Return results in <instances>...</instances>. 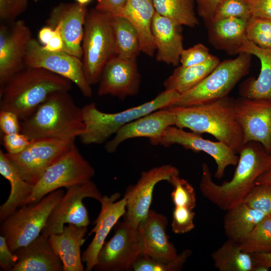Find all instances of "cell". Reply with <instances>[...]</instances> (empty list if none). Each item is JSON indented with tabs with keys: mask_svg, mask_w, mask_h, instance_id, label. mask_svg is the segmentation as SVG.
Wrapping results in <instances>:
<instances>
[{
	"mask_svg": "<svg viewBox=\"0 0 271 271\" xmlns=\"http://www.w3.org/2000/svg\"><path fill=\"white\" fill-rule=\"evenodd\" d=\"M239 154L232 178L220 185L212 180L208 165L202 164L200 190L204 197L224 211L242 202L258 177L271 167V154L259 143H245Z\"/></svg>",
	"mask_w": 271,
	"mask_h": 271,
	"instance_id": "cell-1",
	"label": "cell"
},
{
	"mask_svg": "<svg viewBox=\"0 0 271 271\" xmlns=\"http://www.w3.org/2000/svg\"><path fill=\"white\" fill-rule=\"evenodd\" d=\"M71 83L46 69L25 67L0 89V109L12 111L24 120L52 94L69 91Z\"/></svg>",
	"mask_w": 271,
	"mask_h": 271,
	"instance_id": "cell-2",
	"label": "cell"
},
{
	"mask_svg": "<svg viewBox=\"0 0 271 271\" xmlns=\"http://www.w3.org/2000/svg\"><path fill=\"white\" fill-rule=\"evenodd\" d=\"M234 101L228 96L203 104L169 107L175 116V126L209 133L237 154L243 145V134L235 116Z\"/></svg>",
	"mask_w": 271,
	"mask_h": 271,
	"instance_id": "cell-3",
	"label": "cell"
},
{
	"mask_svg": "<svg viewBox=\"0 0 271 271\" xmlns=\"http://www.w3.org/2000/svg\"><path fill=\"white\" fill-rule=\"evenodd\" d=\"M21 132L31 141L42 139L75 140L84 129L82 108L69 91L50 95L27 118L21 121Z\"/></svg>",
	"mask_w": 271,
	"mask_h": 271,
	"instance_id": "cell-4",
	"label": "cell"
},
{
	"mask_svg": "<svg viewBox=\"0 0 271 271\" xmlns=\"http://www.w3.org/2000/svg\"><path fill=\"white\" fill-rule=\"evenodd\" d=\"M173 90H165L156 97L140 105L115 113L99 110L95 103L82 107L84 129L79 137L84 145H99L125 124L156 110L171 106L180 96Z\"/></svg>",
	"mask_w": 271,
	"mask_h": 271,
	"instance_id": "cell-5",
	"label": "cell"
},
{
	"mask_svg": "<svg viewBox=\"0 0 271 271\" xmlns=\"http://www.w3.org/2000/svg\"><path fill=\"white\" fill-rule=\"evenodd\" d=\"M113 17L95 8L88 11L86 17L81 60L91 85L98 83L105 65L115 56Z\"/></svg>",
	"mask_w": 271,
	"mask_h": 271,
	"instance_id": "cell-6",
	"label": "cell"
},
{
	"mask_svg": "<svg viewBox=\"0 0 271 271\" xmlns=\"http://www.w3.org/2000/svg\"><path fill=\"white\" fill-rule=\"evenodd\" d=\"M251 55L241 53L221 62L201 82L180 94L172 106H190L212 102L229 96L240 79L249 72Z\"/></svg>",
	"mask_w": 271,
	"mask_h": 271,
	"instance_id": "cell-7",
	"label": "cell"
},
{
	"mask_svg": "<svg viewBox=\"0 0 271 271\" xmlns=\"http://www.w3.org/2000/svg\"><path fill=\"white\" fill-rule=\"evenodd\" d=\"M64 194L62 188L54 191L37 202L21 207L2 222L1 235L6 238L12 251L40 235L50 213Z\"/></svg>",
	"mask_w": 271,
	"mask_h": 271,
	"instance_id": "cell-8",
	"label": "cell"
},
{
	"mask_svg": "<svg viewBox=\"0 0 271 271\" xmlns=\"http://www.w3.org/2000/svg\"><path fill=\"white\" fill-rule=\"evenodd\" d=\"M94 175V168L83 158L74 142L70 149L45 171L21 207L37 202L57 189L90 180Z\"/></svg>",
	"mask_w": 271,
	"mask_h": 271,
	"instance_id": "cell-9",
	"label": "cell"
},
{
	"mask_svg": "<svg viewBox=\"0 0 271 271\" xmlns=\"http://www.w3.org/2000/svg\"><path fill=\"white\" fill-rule=\"evenodd\" d=\"M66 190L52 210L42 229L41 234L46 237L62 233L65 223L87 227L90 220L83 199L92 198L100 202L102 197L91 180L69 187Z\"/></svg>",
	"mask_w": 271,
	"mask_h": 271,
	"instance_id": "cell-10",
	"label": "cell"
},
{
	"mask_svg": "<svg viewBox=\"0 0 271 271\" xmlns=\"http://www.w3.org/2000/svg\"><path fill=\"white\" fill-rule=\"evenodd\" d=\"M114 233L100 249L94 269L122 271L132 269L142 254L138 227L123 219L114 226Z\"/></svg>",
	"mask_w": 271,
	"mask_h": 271,
	"instance_id": "cell-11",
	"label": "cell"
},
{
	"mask_svg": "<svg viewBox=\"0 0 271 271\" xmlns=\"http://www.w3.org/2000/svg\"><path fill=\"white\" fill-rule=\"evenodd\" d=\"M75 140L42 139L31 141L20 153L7 157L22 177L35 185L45 171L71 148Z\"/></svg>",
	"mask_w": 271,
	"mask_h": 271,
	"instance_id": "cell-12",
	"label": "cell"
},
{
	"mask_svg": "<svg viewBox=\"0 0 271 271\" xmlns=\"http://www.w3.org/2000/svg\"><path fill=\"white\" fill-rule=\"evenodd\" d=\"M26 67L46 69L63 77L74 83L86 97L92 94L81 59L64 51L51 52L44 50L42 45L32 38L29 42L25 59Z\"/></svg>",
	"mask_w": 271,
	"mask_h": 271,
	"instance_id": "cell-13",
	"label": "cell"
},
{
	"mask_svg": "<svg viewBox=\"0 0 271 271\" xmlns=\"http://www.w3.org/2000/svg\"><path fill=\"white\" fill-rule=\"evenodd\" d=\"M176 175H179V171L170 164L142 172L136 184L128 186L124 194L126 206L123 219L139 227L148 217L156 184L162 181L169 182Z\"/></svg>",
	"mask_w": 271,
	"mask_h": 271,
	"instance_id": "cell-14",
	"label": "cell"
},
{
	"mask_svg": "<svg viewBox=\"0 0 271 271\" xmlns=\"http://www.w3.org/2000/svg\"><path fill=\"white\" fill-rule=\"evenodd\" d=\"M235 116L243 134V144L260 143L271 154V99H235Z\"/></svg>",
	"mask_w": 271,
	"mask_h": 271,
	"instance_id": "cell-15",
	"label": "cell"
},
{
	"mask_svg": "<svg viewBox=\"0 0 271 271\" xmlns=\"http://www.w3.org/2000/svg\"><path fill=\"white\" fill-rule=\"evenodd\" d=\"M29 28L22 20L1 22L0 26V89L24 69L28 44L32 39Z\"/></svg>",
	"mask_w": 271,
	"mask_h": 271,
	"instance_id": "cell-16",
	"label": "cell"
},
{
	"mask_svg": "<svg viewBox=\"0 0 271 271\" xmlns=\"http://www.w3.org/2000/svg\"><path fill=\"white\" fill-rule=\"evenodd\" d=\"M158 145L165 147L179 145L195 152L206 153L215 162L217 168L214 176L218 179L223 177L227 167L236 166L239 159L237 154L223 143L205 139L199 133L186 131L176 126H169L166 129L159 140Z\"/></svg>",
	"mask_w": 271,
	"mask_h": 271,
	"instance_id": "cell-17",
	"label": "cell"
},
{
	"mask_svg": "<svg viewBox=\"0 0 271 271\" xmlns=\"http://www.w3.org/2000/svg\"><path fill=\"white\" fill-rule=\"evenodd\" d=\"M137 59L114 56L105 65L98 83V95H111L123 100L137 95L141 85Z\"/></svg>",
	"mask_w": 271,
	"mask_h": 271,
	"instance_id": "cell-18",
	"label": "cell"
},
{
	"mask_svg": "<svg viewBox=\"0 0 271 271\" xmlns=\"http://www.w3.org/2000/svg\"><path fill=\"white\" fill-rule=\"evenodd\" d=\"M87 12L86 6L77 3H61L52 9L46 21L47 26L53 28L59 27L64 42L63 51L81 59Z\"/></svg>",
	"mask_w": 271,
	"mask_h": 271,
	"instance_id": "cell-19",
	"label": "cell"
},
{
	"mask_svg": "<svg viewBox=\"0 0 271 271\" xmlns=\"http://www.w3.org/2000/svg\"><path fill=\"white\" fill-rule=\"evenodd\" d=\"M174 112L167 107L156 110L142 116L121 127L105 145L109 153L115 152L123 142L136 138H147L151 145H157L158 142L166 129L175 125Z\"/></svg>",
	"mask_w": 271,
	"mask_h": 271,
	"instance_id": "cell-20",
	"label": "cell"
},
{
	"mask_svg": "<svg viewBox=\"0 0 271 271\" xmlns=\"http://www.w3.org/2000/svg\"><path fill=\"white\" fill-rule=\"evenodd\" d=\"M120 196L119 193H115L110 196H102L100 201L101 210L87 237L93 233H95V235L82 255V261L86 263V271H91L94 268L97 262V255L106 237L126 212V198L123 197L117 201Z\"/></svg>",
	"mask_w": 271,
	"mask_h": 271,
	"instance_id": "cell-21",
	"label": "cell"
},
{
	"mask_svg": "<svg viewBox=\"0 0 271 271\" xmlns=\"http://www.w3.org/2000/svg\"><path fill=\"white\" fill-rule=\"evenodd\" d=\"M167 224L166 216L150 210L147 219L138 227L142 255L165 262L177 257V250L166 234Z\"/></svg>",
	"mask_w": 271,
	"mask_h": 271,
	"instance_id": "cell-22",
	"label": "cell"
},
{
	"mask_svg": "<svg viewBox=\"0 0 271 271\" xmlns=\"http://www.w3.org/2000/svg\"><path fill=\"white\" fill-rule=\"evenodd\" d=\"M182 26L156 12L151 28L157 61L174 66L179 65L181 54L184 49Z\"/></svg>",
	"mask_w": 271,
	"mask_h": 271,
	"instance_id": "cell-23",
	"label": "cell"
},
{
	"mask_svg": "<svg viewBox=\"0 0 271 271\" xmlns=\"http://www.w3.org/2000/svg\"><path fill=\"white\" fill-rule=\"evenodd\" d=\"M14 252L18 262L12 271H63L60 257L50 245L48 237L42 234Z\"/></svg>",
	"mask_w": 271,
	"mask_h": 271,
	"instance_id": "cell-24",
	"label": "cell"
},
{
	"mask_svg": "<svg viewBox=\"0 0 271 271\" xmlns=\"http://www.w3.org/2000/svg\"><path fill=\"white\" fill-rule=\"evenodd\" d=\"M87 231V227L68 224L62 233L48 237L50 245L62 262L63 271L84 270L80 248Z\"/></svg>",
	"mask_w": 271,
	"mask_h": 271,
	"instance_id": "cell-25",
	"label": "cell"
},
{
	"mask_svg": "<svg viewBox=\"0 0 271 271\" xmlns=\"http://www.w3.org/2000/svg\"><path fill=\"white\" fill-rule=\"evenodd\" d=\"M247 19L230 18L206 23L209 43L228 55H238L247 40Z\"/></svg>",
	"mask_w": 271,
	"mask_h": 271,
	"instance_id": "cell-26",
	"label": "cell"
},
{
	"mask_svg": "<svg viewBox=\"0 0 271 271\" xmlns=\"http://www.w3.org/2000/svg\"><path fill=\"white\" fill-rule=\"evenodd\" d=\"M155 13L153 0H127L118 16L127 19L135 27L141 52L150 57H153L156 51L151 28Z\"/></svg>",
	"mask_w": 271,
	"mask_h": 271,
	"instance_id": "cell-27",
	"label": "cell"
},
{
	"mask_svg": "<svg viewBox=\"0 0 271 271\" xmlns=\"http://www.w3.org/2000/svg\"><path fill=\"white\" fill-rule=\"evenodd\" d=\"M257 57L260 61V73L256 78L250 77L240 86L241 97L251 99H271V49L261 48L246 40L239 50Z\"/></svg>",
	"mask_w": 271,
	"mask_h": 271,
	"instance_id": "cell-28",
	"label": "cell"
},
{
	"mask_svg": "<svg viewBox=\"0 0 271 271\" xmlns=\"http://www.w3.org/2000/svg\"><path fill=\"white\" fill-rule=\"evenodd\" d=\"M0 174L11 185L10 195L0 206V221L3 222L14 213L32 194L34 185L26 181L1 149L0 150Z\"/></svg>",
	"mask_w": 271,
	"mask_h": 271,
	"instance_id": "cell-29",
	"label": "cell"
},
{
	"mask_svg": "<svg viewBox=\"0 0 271 271\" xmlns=\"http://www.w3.org/2000/svg\"><path fill=\"white\" fill-rule=\"evenodd\" d=\"M223 219L228 239L239 242L267 215L242 202L226 211Z\"/></svg>",
	"mask_w": 271,
	"mask_h": 271,
	"instance_id": "cell-30",
	"label": "cell"
},
{
	"mask_svg": "<svg viewBox=\"0 0 271 271\" xmlns=\"http://www.w3.org/2000/svg\"><path fill=\"white\" fill-rule=\"evenodd\" d=\"M220 62L217 57L211 55L203 63L188 67L180 65L164 81L165 89L183 93L201 82Z\"/></svg>",
	"mask_w": 271,
	"mask_h": 271,
	"instance_id": "cell-31",
	"label": "cell"
},
{
	"mask_svg": "<svg viewBox=\"0 0 271 271\" xmlns=\"http://www.w3.org/2000/svg\"><path fill=\"white\" fill-rule=\"evenodd\" d=\"M211 256L214 266L220 271H253L252 254L243 251L235 240L228 239Z\"/></svg>",
	"mask_w": 271,
	"mask_h": 271,
	"instance_id": "cell-32",
	"label": "cell"
},
{
	"mask_svg": "<svg viewBox=\"0 0 271 271\" xmlns=\"http://www.w3.org/2000/svg\"><path fill=\"white\" fill-rule=\"evenodd\" d=\"M113 28L115 56L125 59H137L141 49L135 27L125 18L116 16L113 17Z\"/></svg>",
	"mask_w": 271,
	"mask_h": 271,
	"instance_id": "cell-33",
	"label": "cell"
},
{
	"mask_svg": "<svg viewBox=\"0 0 271 271\" xmlns=\"http://www.w3.org/2000/svg\"><path fill=\"white\" fill-rule=\"evenodd\" d=\"M153 3L157 13L181 26L192 28L199 24L194 0H153Z\"/></svg>",
	"mask_w": 271,
	"mask_h": 271,
	"instance_id": "cell-34",
	"label": "cell"
},
{
	"mask_svg": "<svg viewBox=\"0 0 271 271\" xmlns=\"http://www.w3.org/2000/svg\"><path fill=\"white\" fill-rule=\"evenodd\" d=\"M242 250L252 254L271 252V215L264 217L239 242Z\"/></svg>",
	"mask_w": 271,
	"mask_h": 271,
	"instance_id": "cell-35",
	"label": "cell"
},
{
	"mask_svg": "<svg viewBox=\"0 0 271 271\" xmlns=\"http://www.w3.org/2000/svg\"><path fill=\"white\" fill-rule=\"evenodd\" d=\"M192 251L188 249L183 250L174 260L162 262L153 259L147 256L141 255L133 265L134 271H178L181 270Z\"/></svg>",
	"mask_w": 271,
	"mask_h": 271,
	"instance_id": "cell-36",
	"label": "cell"
},
{
	"mask_svg": "<svg viewBox=\"0 0 271 271\" xmlns=\"http://www.w3.org/2000/svg\"><path fill=\"white\" fill-rule=\"evenodd\" d=\"M246 37L257 46L271 49V20L250 17L247 21Z\"/></svg>",
	"mask_w": 271,
	"mask_h": 271,
	"instance_id": "cell-37",
	"label": "cell"
},
{
	"mask_svg": "<svg viewBox=\"0 0 271 271\" xmlns=\"http://www.w3.org/2000/svg\"><path fill=\"white\" fill-rule=\"evenodd\" d=\"M169 182L174 188L171 196L175 206L193 210L196 205V195L192 185L179 175L173 176Z\"/></svg>",
	"mask_w": 271,
	"mask_h": 271,
	"instance_id": "cell-38",
	"label": "cell"
},
{
	"mask_svg": "<svg viewBox=\"0 0 271 271\" xmlns=\"http://www.w3.org/2000/svg\"><path fill=\"white\" fill-rule=\"evenodd\" d=\"M250 17L251 13L245 0H220L211 21L230 18L248 19Z\"/></svg>",
	"mask_w": 271,
	"mask_h": 271,
	"instance_id": "cell-39",
	"label": "cell"
},
{
	"mask_svg": "<svg viewBox=\"0 0 271 271\" xmlns=\"http://www.w3.org/2000/svg\"><path fill=\"white\" fill-rule=\"evenodd\" d=\"M243 202L253 209L271 215V184H255Z\"/></svg>",
	"mask_w": 271,
	"mask_h": 271,
	"instance_id": "cell-40",
	"label": "cell"
},
{
	"mask_svg": "<svg viewBox=\"0 0 271 271\" xmlns=\"http://www.w3.org/2000/svg\"><path fill=\"white\" fill-rule=\"evenodd\" d=\"M195 215L193 210L184 207L175 206L171 223L174 233L184 234L191 231L195 226Z\"/></svg>",
	"mask_w": 271,
	"mask_h": 271,
	"instance_id": "cell-41",
	"label": "cell"
},
{
	"mask_svg": "<svg viewBox=\"0 0 271 271\" xmlns=\"http://www.w3.org/2000/svg\"><path fill=\"white\" fill-rule=\"evenodd\" d=\"M211 56L208 48L204 45L198 43L183 50L180 63L183 67L198 65L207 61Z\"/></svg>",
	"mask_w": 271,
	"mask_h": 271,
	"instance_id": "cell-42",
	"label": "cell"
},
{
	"mask_svg": "<svg viewBox=\"0 0 271 271\" xmlns=\"http://www.w3.org/2000/svg\"><path fill=\"white\" fill-rule=\"evenodd\" d=\"M28 6V0H0L1 22L9 23L23 13Z\"/></svg>",
	"mask_w": 271,
	"mask_h": 271,
	"instance_id": "cell-43",
	"label": "cell"
},
{
	"mask_svg": "<svg viewBox=\"0 0 271 271\" xmlns=\"http://www.w3.org/2000/svg\"><path fill=\"white\" fill-rule=\"evenodd\" d=\"M2 141L7 153L12 155L22 152L31 143L27 137L22 132L3 134Z\"/></svg>",
	"mask_w": 271,
	"mask_h": 271,
	"instance_id": "cell-44",
	"label": "cell"
},
{
	"mask_svg": "<svg viewBox=\"0 0 271 271\" xmlns=\"http://www.w3.org/2000/svg\"><path fill=\"white\" fill-rule=\"evenodd\" d=\"M0 129L3 135L21 132V120L16 113L1 110Z\"/></svg>",
	"mask_w": 271,
	"mask_h": 271,
	"instance_id": "cell-45",
	"label": "cell"
},
{
	"mask_svg": "<svg viewBox=\"0 0 271 271\" xmlns=\"http://www.w3.org/2000/svg\"><path fill=\"white\" fill-rule=\"evenodd\" d=\"M18 262L17 255L10 249L6 238L0 235V266L5 271H12Z\"/></svg>",
	"mask_w": 271,
	"mask_h": 271,
	"instance_id": "cell-46",
	"label": "cell"
},
{
	"mask_svg": "<svg viewBox=\"0 0 271 271\" xmlns=\"http://www.w3.org/2000/svg\"><path fill=\"white\" fill-rule=\"evenodd\" d=\"M252 17L271 20V0H245Z\"/></svg>",
	"mask_w": 271,
	"mask_h": 271,
	"instance_id": "cell-47",
	"label": "cell"
},
{
	"mask_svg": "<svg viewBox=\"0 0 271 271\" xmlns=\"http://www.w3.org/2000/svg\"><path fill=\"white\" fill-rule=\"evenodd\" d=\"M127 2V0H97L95 9L114 17L118 16Z\"/></svg>",
	"mask_w": 271,
	"mask_h": 271,
	"instance_id": "cell-48",
	"label": "cell"
},
{
	"mask_svg": "<svg viewBox=\"0 0 271 271\" xmlns=\"http://www.w3.org/2000/svg\"><path fill=\"white\" fill-rule=\"evenodd\" d=\"M197 12L207 23L212 19L220 0H196Z\"/></svg>",
	"mask_w": 271,
	"mask_h": 271,
	"instance_id": "cell-49",
	"label": "cell"
},
{
	"mask_svg": "<svg viewBox=\"0 0 271 271\" xmlns=\"http://www.w3.org/2000/svg\"><path fill=\"white\" fill-rule=\"evenodd\" d=\"M54 34L50 41L45 45H42L44 50L51 52L63 51L64 42L58 26L54 28Z\"/></svg>",
	"mask_w": 271,
	"mask_h": 271,
	"instance_id": "cell-50",
	"label": "cell"
},
{
	"mask_svg": "<svg viewBox=\"0 0 271 271\" xmlns=\"http://www.w3.org/2000/svg\"><path fill=\"white\" fill-rule=\"evenodd\" d=\"M254 266H262L269 269L271 268V252L252 254Z\"/></svg>",
	"mask_w": 271,
	"mask_h": 271,
	"instance_id": "cell-51",
	"label": "cell"
},
{
	"mask_svg": "<svg viewBox=\"0 0 271 271\" xmlns=\"http://www.w3.org/2000/svg\"><path fill=\"white\" fill-rule=\"evenodd\" d=\"M54 29L46 25L42 27L38 33V39L39 42L43 45L47 44L52 38L54 34Z\"/></svg>",
	"mask_w": 271,
	"mask_h": 271,
	"instance_id": "cell-52",
	"label": "cell"
},
{
	"mask_svg": "<svg viewBox=\"0 0 271 271\" xmlns=\"http://www.w3.org/2000/svg\"><path fill=\"white\" fill-rule=\"evenodd\" d=\"M255 184H271V171L268 170L258 177Z\"/></svg>",
	"mask_w": 271,
	"mask_h": 271,
	"instance_id": "cell-53",
	"label": "cell"
},
{
	"mask_svg": "<svg viewBox=\"0 0 271 271\" xmlns=\"http://www.w3.org/2000/svg\"><path fill=\"white\" fill-rule=\"evenodd\" d=\"M76 3L81 6H87L92 0H75Z\"/></svg>",
	"mask_w": 271,
	"mask_h": 271,
	"instance_id": "cell-54",
	"label": "cell"
},
{
	"mask_svg": "<svg viewBox=\"0 0 271 271\" xmlns=\"http://www.w3.org/2000/svg\"><path fill=\"white\" fill-rule=\"evenodd\" d=\"M33 1H35V2H37V1H38L39 0H33Z\"/></svg>",
	"mask_w": 271,
	"mask_h": 271,
	"instance_id": "cell-55",
	"label": "cell"
},
{
	"mask_svg": "<svg viewBox=\"0 0 271 271\" xmlns=\"http://www.w3.org/2000/svg\"><path fill=\"white\" fill-rule=\"evenodd\" d=\"M268 170H270V171H271V167H270V168Z\"/></svg>",
	"mask_w": 271,
	"mask_h": 271,
	"instance_id": "cell-56",
	"label": "cell"
}]
</instances>
